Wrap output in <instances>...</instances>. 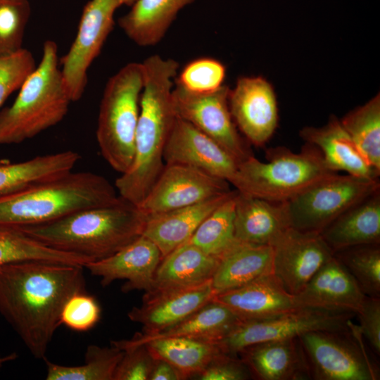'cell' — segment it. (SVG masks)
Here are the masks:
<instances>
[{
    "mask_svg": "<svg viewBox=\"0 0 380 380\" xmlns=\"http://www.w3.org/2000/svg\"><path fill=\"white\" fill-rule=\"evenodd\" d=\"M84 267L41 260L0 266V315L36 359L45 357L67 300L86 291Z\"/></svg>",
    "mask_w": 380,
    "mask_h": 380,
    "instance_id": "1",
    "label": "cell"
},
{
    "mask_svg": "<svg viewBox=\"0 0 380 380\" xmlns=\"http://www.w3.org/2000/svg\"><path fill=\"white\" fill-rule=\"evenodd\" d=\"M144 85L140 96L132 163L115 182L118 195L139 207L162 172L165 147L177 114L173 79L179 63L155 54L142 63Z\"/></svg>",
    "mask_w": 380,
    "mask_h": 380,
    "instance_id": "2",
    "label": "cell"
},
{
    "mask_svg": "<svg viewBox=\"0 0 380 380\" xmlns=\"http://www.w3.org/2000/svg\"><path fill=\"white\" fill-rule=\"evenodd\" d=\"M147 215L122 197L115 203L79 210L43 224L20 227L30 237L91 261L106 258L140 237Z\"/></svg>",
    "mask_w": 380,
    "mask_h": 380,
    "instance_id": "3",
    "label": "cell"
},
{
    "mask_svg": "<svg viewBox=\"0 0 380 380\" xmlns=\"http://www.w3.org/2000/svg\"><path fill=\"white\" fill-rule=\"evenodd\" d=\"M115 187L91 172H70L0 196V225L43 224L75 211L117 201Z\"/></svg>",
    "mask_w": 380,
    "mask_h": 380,
    "instance_id": "4",
    "label": "cell"
},
{
    "mask_svg": "<svg viewBox=\"0 0 380 380\" xmlns=\"http://www.w3.org/2000/svg\"><path fill=\"white\" fill-rule=\"evenodd\" d=\"M59 66L57 45L47 40L13 103L0 110V145L22 143L64 118L72 101Z\"/></svg>",
    "mask_w": 380,
    "mask_h": 380,
    "instance_id": "5",
    "label": "cell"
},
{
    "mask_svg": "<svg viewBox=\"0 0 380 380\" xmlns=\"http://www.w3.org/2000/svg\"><path fill=\"white\" fill-rule=\"evenodd\" d=\"M267 158V162H262L251 155L239 163L230 184L240 193L282 203L336 173L310 144L300 153L285 148L272 149Z\"/></svg>",
    "mask_w": 380,
    "mask_h": 380,
    "instance_id": "6",
    "label": "cell"
},
{
    "mask_svg": "<svg viewBox=\"0 0 380 380\" xmlns=\"http://www.w3.org/2000/svg\"><path fill=\"white\" fill-rule=\"evenodd\" d=\"M144 78L142 63L126 64L109 78L100 103L96 141L103 158L120 175L134 158Z\"/></svg>",
    "mask_w": 380,
    "mask_h": 380,
    "instance_id": "7",
    "label": "cell"
},
{
    "mask_svg": "<svg viewBox=\"0 0 380 380\" xmlns=\"http://www.w3.org/2000/svg\"><path fill=\"white\" fill-rule=\"evenodd\" d=\"M358 326L316 330L299 336L312 379L376 380L378 366L362 343Z\"/></svg>",
    "mask_w": 380,
    "mask_h": 380,
    "instance_id": "8",
    "label": "cell"
},
{
    "mask_svg": "<svg viewBox=\"0 0 380 380\" xmlns=\"http://www.w3.org/2000/svg\"><path fill=\"white\" fill-rule=\"evenodd\" d=\"M379 182L336 172L286 201L291 227L320 234L350 208L379 190Z\"/></svg>",
    "mask_w": 380,
    "mask_h": 380,
    "instance_id": "9",
    "label": "cell"
},
{
    "mask_svg": "<svg viewBox=\"0 0 380 380\" xmlns=\"http://www.w3.org/2000/svg\"><path fill=\"white\" fill-rule=\"evenodd\" d=\"M355 317L354 312L298 307L270 318L242 320L216 343L223 353L237 355L244 348L260 342L298 338L316 330L346 328Z\"/></svg>",
    "mask_w": 380,
    "mask_h": 380,
    "instance_id": "10",
    "label": "cell"
},
{
    "mask_svg": "<svg viewBox=\"0 0 380 380\" xmlns=\"http://www.w3.org/2000/svg\"><path fill=\"white\" fill-rule=\"evenodd\" d=\"M135 0H90L84 6L77 32L68 51L59 59L63 82L71 101L80 100L87 84V71L100 54L115 25L114 15Z\"/></svg>",
    "mask_w": 380,
    "mask_h": 380,
    "instance_id": "11",
    "label": "cell"
},
{
    "mask_svg": "<svg viewBox=\"0 0 380 380\" xmlns=\"http://www.w3.org/2000/svg\"><path fill=\"white\" fill-rule=\"evenodd\" d=\"M229 90L223 84L213 93L194 94L176 84L172 89V100L177 116L216 141L239 163L252 153L231 115Z\"/></svg>",
    "mask_w": 380,
    "mask_h": 380,
    "instance_id": "12",
    "label": "cell"
},
{
    "mask_svg": "<svg viewBox=\"0 0 380 380\" xmlns=\"http://www.w3.org/2000/svg\"><path fill=\"white\" fill-rule=\"evenodd\" d=\"M231 191L229 183L224 179L186 165L165 163L139 208L146 215H152L196 204Z\"/></svg>",
    "mask_w": 380,
    "mask_h": 380,
    "instance_id": "13",
    "label": "cell"
},
{
    "mask_svg": "<svg viewBox=\"0 0 380 380\" xmlns=\"http://www.w3.org/2000/svg\"><path fill=\"white\" fill-rule=\"evenodd\" d=\"M272 274L293 296L299 293L334 253L320 234L289 227L271 245Z\"/></svg>",
    "mask_w": 380,
    "mask_h": 380,
    "instance_id": "14",
    "label": "cell"
},
{
    "mask_svg": "<svg viewBox=\"0 0 380 380\" xmlns=\"http://www.w3.org/2000/svg\"><path fill=\"white\" fill-rule=\"evenodd\" d=\"M232 118L246 139L264 145L277 125V106L271 85L260 77H241L228 96Z\"/></svg>",
    "mask_w": 380,
    "mask_h": 380,
    "instance_id": "15",
    "label": "cell"
},
{
    "mask_svg": "<svg viewBox=\"0 0 380 380\" xmlns=\"http://www.w3.org/2000/svg\"><path fill=\"white\" fill-rule=\"evenodd\" d=\"M163 159L165 163L186 165L229 184L239 165L216 141L178 116L167 139Z\"/></svg>",
    "mask_w": 380,
    "mask_h": 380,
    "instance_id": "16",
    "label": "cell"
},
{
    "mask_svg": "<svg viewBox=\"0 0 380 380\" xmlns=\"http://www.w3.org/2000/svg\"><path fill=\"white\" fill-rule=\"evenodd\" d=\"M215 296L211 280L194 287L146 293L141 306L134 307L127 315L142 325L143 334H153L183 320Z\"/></svg>",
    "mask_w": 380,
    "mask_h": 380,
    "instance_id": "17",
    "label": "cell"
},
{
    "mask_svg": "<svg viewBox=\"0 0 380 380\" xmlns=\"http://www.w3.org/2000/svg\"><path fill=\"white\" fill-rule=\"evenodd\" d=\"M162 260L156 245L141 235L116 253L100 260L92 261L84 267L101 279L103 286L115 280L125 279L123 292L151 290L156 270Z\"/></svg>",
    "mask_w": 380,
    "mask_h": 380,
    "instance_id": "18",
    "label": "cell"
},
{
    "mask_svg": "<svg viewBox=\"0 0 380 380\" xmlns=\"http://www.w3.org/2000/svg\"><path fill=\"white\" fill-rule=\"evenodd\" d=\"M366 296L333 255L294 296L296 307L357 313Z\"/></svg>",
    "mask_w": 380,
    "mask_h": 380,
    "instance_id": "19",
    "label": "cell"
},
{
    "mask_svg": "<svg viewBox=\"0 0 380 380\" xmlns=\"http://www.w3.org/2000/svg\"><path fill=\"white\" fill-rule=\"evenodd\" d=\"M237 355L252 376L261 380L312 379L299 337L271 340L248 346Z\"/></svg>",
    "mask_w": 380,
    "mask_h": 380,
    "instance_id": "20",
    "label": "cell"
},
{
    "mask_svg": "<svg viewBox=\"0 0 380 380\" xmlns=\"http://www.w3.org/2000/svg\"><path fill=\"white\" fill-rule=\"evenodd\" d=\"M213 299L226 305L241 320L270 318L298 308L294 296L272 273L216 294Z\"/></svg>",
    "mask_w": 380,
    "mask_h": 380,
    "instance_id": "21",
    "label": "cell"
},
{
    "mask_svg": "<svg viewBox=\"0 0 380 380\" xmlns=\"http://www.w3.org/2000/svg\"><path fill=\"white\" fill-rule=\"evenodd\" d=\"M289 227L286 202H272L237 191L234 219L235 239L271 246Z\"/></svg>",
    "mask_w": 380,
    "mask_h": 380,
    "instance_id": "22",
    "label": "cell"
},
{
    "mask_svg": "<svg viewBox=\"0 0 380 380\" xmlns=\"http://www.w3.org/2000/svg\"><path fill=\"white\" fill-rule=\"evenodd\" d=\"M300 135L308 144L319 150L331 171H344L356 177L378 179L379 172L369 164L336 118L331 117L322 127H304Z\"/></svg>",
    "mask_w": 380,
    "mask_h": 380,
    "instance_id": "23",
    "label": "cell"
},
{
    "mask_svg": "<svg viewBox=\"0 0 380 380\" xmlns=\"http://www.w3.org/2000/svg\"><path fill=\"white\" fill-rule=\"evenodd\" d=\"M232 192L191 205L147 215L142 235L156 245L163 258L187 242L205 218Z\"/></svg>",
    "mask_w": 380,
    "mask_h": 380,
    "instance_id": "24",
    "label": "cell"
},
{
    "mask_svg": "<svg viewBox=\"0 0 380 380\" xmlns=\"http://www.w3.org/2000/svg\"><path fill=\"white\" fill-rule=\"evenodd\" d=\"M219 258L186 242L163 257L146 293L186 289L210 281Z\"/></svg>",
    "mask_w": 380,
    "mask_h": 380,
    "instance_id": "25",
    "label": "cell"
},
{
    "mask_svg": "<svg viewBox=\"0 0 380 380\" xmlns=\"http://www.w3.org/2000/svg\"><path fill=\"white\" fill-rule=\"evenodd\" d=\"M272 248L236 239L219 257L211 279L215 295L243 286L272 273Z\"/></svg>",
    "mask_w": 380,
    "mask_h": 380,
    "instance_id": "26",
    "label": "cell"
},
{
    "mask_svg": "<svg viewBox=\"0 0 380 380\" xmlns=\"http://www.w3.org/2000/svg\"><path fill=\"white\" fill-rule=\"evenodd\" d=\"M242 320L226 305L214 299L176 324L153 334H136L129 340L113 341L116 345H139L163 338L182 337L217 342Z\"/></svg>",
    "mask_w": 380,
    "mask_h": 380,
    "instance_id": "27",
    "label": "cell"
},
{
    "mask_svg": "<svg viewBox=\"0 0 380 380\" xmlns=\"http://www.w3.org/2000/svg\"><path fill=\"white\" fill-rule=\"evenodd\" d=\"M333 253L380 242L379 190L343 213L320 233Z\"/></svg>",
    "mask_w": 380,
    "mask_h": 380,
    "instance_id": "28",
    "label": "cell"
},
{
    "mask_svg": "<svg viewBox=\"0 0 380 380\" xmlns=\"http://www.w3.org/2000/svg\"><path fill=\"white\" fill-rule=\"evenodd\" d=\"M194 1L135 0L118 19V25L136 44L154 46L164 37L179 12Z\"/></svg>",
    "mask_w": 380,
    "mask_h": 380,
    "instance_id": "29",
    "label": "cell"
},
{
    "mask_svg": "<svg viewBox=\"0 0 380 380\" xmlns=\"http://www.w3.org/2000/svg\"><path fill=\"white\" fill-rule=\"evenodd\" d=\"M80 159L79 153L68 150L22 162L1 160L0 196L63 176L72 171Z\"/></svg>",
    "mask_w": 380,
    "mask_h": 380,
    "instance_id": "30",
    "label": "cell"
},
{
    "mask_svg": "<svg viewBox=\"0 0 380 380\" xmlns=\"http://www.w3.org/2000/svg\"><path fill=\"white\" fill-rule=\"evenodd\" d=\"M143 344L155 358L168 362L186 379L198 375L217 355L223 353L216 342L182 337L156 338Z\"/></svg>",
    "mask_w": 380,
    "mask_h": 380,
    "instance_id": "31",
    "label": "cell"
},
{
    "mask_svg": "<svg viewBox=\"0 0 380 380\" xmlns=\"http://www.w3.org/2000/svg\"><path fill=\"white\" fill-rule=\"evenodd\" d=\"M30 260L83 267L91 262L86 257L47 246L28 236L20 227L0 225V266Z\"/></svg>",
    "mask_w": 380,
    "mask_h": 380,
    "instance_id": "32",
    "label": "cell"
},
{
    "mask_svg": "<svg viewBox=\"0 0 380 380\" xmlns=\"http://www.w3.org/2000/svg\"><path fill=\"white\" fill-rule=\"evenodd\" d=\"M124 350L112 345L101 347L89 345L82 365L66 366L53 363L45 357L47 380H114L116 368Z\"/></svg>",
    "mask_w": 380,
    "mask_h": 380,
    "instance_id": "33",
    "label": "cell"
},
{
    "mask_svg": "<svg viewBox=\"0 0 380 380\" xmlns=\"http://www.w3.org/2000/svg\"><path fill=\"white\" fill-rule=\"evenodd\" d=\"M340 122L369 164L380 172L379 95L350 111Z\"/></svg>",
    "mask_w": 380,
    "mask_h": 380,
    "instance_id": "34",
    "label": "cell"
},
{
    "mask_svg": "<svg viewBox=\"0 0 380 380\" xmlns=\"http://www.w3.org/2000/svg\"><path fill=\"white\" fill-rule=\"evenodd\" d=\"M236 194L235 189L205 217L187 242L219 258L235 241L234 219Z\"/></svg>",
    "mask_w": 380,
    "mask_h": 380,
    "instance_id": "35",
    "label": "cell"
},
{
    "mask_svg": "<svg viewBox=\"0 0 380 380\" xmlns=\"http://www.w3.org/2000/svg\"><path fill=\"white\" fill-rule=\"evenodd\" d=\"M368 297L380 298L379 243L349 247L334 253Z\"/></svg>",
    "mask_w": 380,
    "mask_h": 380,
    "instance_id": "36",
    "label": "cell"
},
{
    "mask_svg": "<svg viewBox=\"0 0 380 380\" xmlns=\"http://www.w3.org/2000/svg\"><path fill=\"white\" fill-rule=\"evenodd\" d=\"M226 75V68L219 61L201 57L189 61L177 73L175 84L189 93L208 94L218 90Z\"/></svg>",
    "mask_w": 380,
    "mask_h": 380,
    "instance_id": "37",
    "label": "cell"
},
{
    "mask_svg": "<svg viewBox=\"0 0 380 380\" xmlns=\"http://www.w3.org/2000/svg\"><path fill=\"white\" fill-rule=\"evenodd\" d=\"M28 1L0 0V57L20 51L30 15Z\"/></svg>",
    "mask_w": 380,
    "mask_h": 380,
    "instance_id": "38",
    "label": "cell"
},
{
    "mask_svg": "<svg viewBox=\"0 0 380 380\" xmlns=\"http://www.w3.org/2000/svg\"><path fill=\"white\" fill-rule=\"evenodd\" d=\"M101 308L94 297L86 291L70 296L61 313V324L76 331L92 329L99 321Z\"/></svg>",
    "mask_w": 380,
    "mask_h": 380,
    "instance_id": "39",
    "label": "cell"
},
{
    "mask_svg": "<svg viewBox=\"0 0 380 380\" xmlns=\"http://www.w3.org/2000/svg\"><path fill=\"white\" fill-rule=\"evenodd\" d=\"M36 66L32 53L24 48L0 57V108L8 96L20 89Z\"/></svg>",
    "mask_w": 380,
    "mask_h": 380,
    "instance_id": "40",
    "label": "cell"
},
{
    "mask_svg": "<svg viewBox=\"0 0 380 380\" xmlns=\"http://www.w3.org/2000/svg\"><path fill=\"white\" fill-rule=\"evenodd\" d=\"M112 345L124 350L114 380H148L155 357L145 344Z\"/></svg>",
    "mask_w": 380,
    "mask_h": 380,
    "instance_id": "41",
    "label": "cell"
},
{
    "mask_svg": "<svg viewBox=\"0 0 380 380\" xmlns=\"http://www.w3.org/2000/svg\"><path fill=\"white\" fill-rule=\"evenodd\" d=\"M198 376L201 380H245L252 377L238 355L224 353L217 355Z\"/></svg>",
    "mask_w": 380,
    "mask_h": 380,
    "instance_id": "42",
    "label": "cell"
},
{
    "mask_svg": "<svg viewBox=\"0 0 380 380\" xmlns=\"http://www.w3.org/2000/svg\"><path fill=\"white\" fill-rule=\"evenodd\" d=\"M359 331L371 350L380 354V298L366 296L356 313Z\"/></svg>",
    "mask_w": 380,
    "mask_h": 380,
    "instance_id": "43",
    "label": "cell"
},
{
    "mask_svg": "<svg viewBox=\"0 0 380 380\" xmlns=\"http://www.w3.org/2000/svg\"><path fill=\"white\" fill-rule=\"evenodd\" d=\"M186 378L168 362L155 358L148 380H182Z\"/></svg>",
    "mask_w": 380,
    "mask_h": 380,
    "instance_id": "44",
    "label": "cell"
},
{
    "mask_svg": "<svg viewBox=\"0 0 380 380\" xmlns=\"http://www.w3.org/2000/svg\"><path fill=\"white\" fill-rule=\"evenodd\" d=\"M24 1H28V0H24Z\"/></svg>",
    "mask_w": 380,
    "mask_h": 380,
    "instance_id": "45",
    "label": "cell"
}]
</instances>
